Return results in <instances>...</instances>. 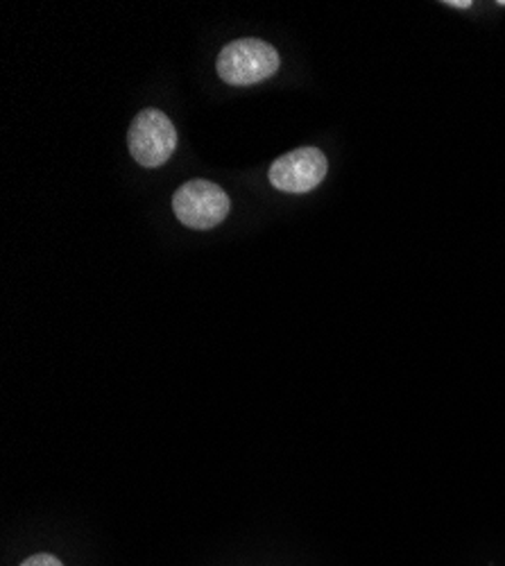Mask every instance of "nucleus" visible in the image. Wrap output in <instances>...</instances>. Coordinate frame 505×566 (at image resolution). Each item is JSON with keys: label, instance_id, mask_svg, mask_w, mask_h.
Instances as JSON below:
<instances>
[{"label": "nucleus", "instance_id": "f257e3e1", "mask_svg": "<svg viewBox=\"0 0 505 566\" xmlns=\"http://www.w3.org/2000/svg\"><path fill=\"white\" fill-rule=\"evenodd\" d=\"M280 53L261 39H239L227 43L218 55V75L232 86L259 84L280 71Z\"/></svg>", "mask_w": 505, "mask_h": 566}, {"label": "nucleus", "instance_id": "f03ea898", "mask_svg": "<svg viewBox=\"0 0 505 566\" xmlns=\"http://www.w3.org/2000/svg\"><path fill=\"white\" fill-rule=\"evenodd\" d=\"M127 146L136 164L144 168H159L177 148V129L164 112L144 109L129 125Z\"/></svg>", "mask_w": 505, "mask_h": 566}, {"label": "nucleus", "instance_id": "7ed1b4c3", "mask_svg": "<svg viewBox=\"0 0 505 566\" xmlns=\"http://www.w3.org/2000/svg\"><path fill=\"white\" fill-rule=\"evenodd\" d=\"M229 209H232V202H229L227 193L218 184L207 179L187 181L172 196V211L177 220L189 229H213L227 218Z\"/></svg>", "mask_w": 505, "mask_h": 566}, {"label": "nucleus", "instance_id": "20e7f679", "mask_svg": "<svg viewBox=\"0 0 505 566\" xmlns=\"http://www.w3.org/2000/svg\"><path fill=\"white\" fill-rule=\"evenodd\" d=\"M327 157L317 148H299L274 159L270 166V184L284 193H308L327 177Z\"/></svg>", "mask_w": 505, "mask_h": 566}, {"label": "nucleus", "instance_id": "39448f33", "mask_svg": "<svg viewBox=\"0 0 505 566\" xmlns=\"http://www.w3.org/2000/svg\"><path fill=\"white\" fill-rule=\"evenodd\" d=\"M21 566H64V564L55 555H51V553H39V555L28 557Z\"/></svg>", "mask_w": 505, "mask_h": 566}, {"label": "nucleus", "instance_id": "423d86ee", "mask_svg": "<svg viewBox=\"0 0 505 566\" xmlns=\"http://www.w3.org/2000/svg\"><path fill=\"white\" fill-rule=\"evenodd\" d=\"M449 8H457V10H467L472 8V0H451V3H444Z\"/></svg>", "mask_w": 505, "mask_h": 566}]
</instances>
